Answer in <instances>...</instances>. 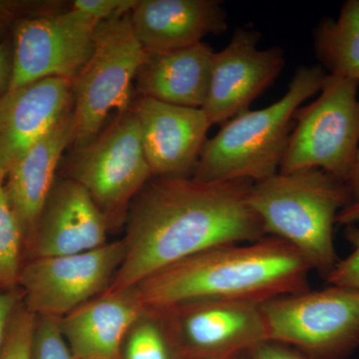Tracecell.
Masks as SVG:
<instances>
[{
    "label": "cell",
    "instance_id": "16",
    "mask_svg": "<svg viewBox=\"0 0 359 359\" xmlns=\"http://www.w3.org/2000/svg\"><path fill=\"white\" fill-rule=\"evenodd\" d=\"M74 138L73 107L45 136L35 143L4 178V190L20 224L25 249L32 254L42 210L57 178L66 149Z\"/></svg>",
    "mask_w": 359,
    "mask_h": 359
},
{
    "label": "cell",
    "instance_id": "6",
    "mask_svg": "<svg viewBox=\"0 0 359 359\" xmlns=\"http://www.w3.org/2000/svg\"><path fill=\"white\" fill-rule=\"evenodd\" d=\"M145 51L135 34L131 13L97 25L91 56L72 81V148L102 131L111 111L132 104V89Z\"/></svg>",
    "mask_w": 359,
    "mask_h": 359
},
{
    "label": "cell",
    "instance_id": "11",
    "mask_svg": "<svg viewBox=\"0 0 359 359\" xmlns=\"http://www.w3.org/2000/svg\"><path fill=\"white\" fill-rule=\"evenodd\" d=\"M98 23L71 6L18 20L13 29L9 90L45 78L73 81L91 56Z\"/></svg>",
    "mask_w": 359,
    "mask_h": 359
},
{
    "label": "cell",
    "instance_id": "15",
    "mask_svg": "<svg viewBox=\"0 0 359 359\" xmlns=\"http://www.w3.org/2000/svg\"><path fill=\"white\" fill-rule=\"evenodd\" d=\"M105 217L89 193L57 176L40 216L32 259L80 254L107 244Z\"/></svg>",
    "mask_w": 359,
    "mask_h": 359
},
{
    "label": "cell",
    "instance_id": "9",
    "mask_svg": "<svg viewBox=\"0 0 359 359\" xmlns=\"http://www.w3.org/2000/svg\"><path fill=\"white\" fill-rule=\"evenodd\" d=\"M261 304L198 299L157 311L182 359H233L268 341Z\"/></svg>",
    "mask_w": 359,
    "mask_h": 359
},
{
    "label": "cell",
    "instance_id": "32",
    "mask_svg": "<svg viewBox=\"0 0 359 359\" xmlns=\"http://www.w3.org/2000/svg\"><path fill=\"white\" fill-rule=\"evenodd\" d=\"M233 359H247V358H245V354H243V355L237 356V358H235Z\"/></svg>",
    "mask_w": 359,
    "mask_h": 359
},
{
    "label": "cell",
    "instance_id": "18",
    "mask_svg": "<svg viewBox=\"0 0 359 359\" xmlns=\"http://www.w3.org/2000/svg\"><path fill=\"white\" fill-rule=\"evenodd\" d=\"M145 311L134 289L104 292L60 318L61 332L78 359H116Z\"/></svg>",
    "mask_w": 359,
    "mask_h": 359
},
{
    "label": "cell",
    "instance_id": "26",
    "mask_svg": "<svg viewBox=\"0 0 359 359\" xmlns=\"http://www.w3.org/2000/svg\"><path fill=\"white\" fill-rule=\"evenodd\" d=\"M138 0H75L71 8L86 14L97 22L131 13Z\"/></svg>",
    "mask_w": 359,
    "mask_h": 359
},
{
    "label": "cell",
    "instance_id": "20",
    "mask_svg": "<svg viewBox=\"0 0 359 359\" xmlns=\"http://www.w3.org/2000/svg\"><path fill=\"white\" fill-rule=\"evenodd\" d=\"M313 47L328 74L359 82V0L344 2L337 20L327 18L318 22Z\"/></svg>",
    "mask_w": 359,
    "mask_h": 359
},
{
    "label": "cell",
    "instance_id": "31",
    "mask_svg": "<svg viewBox=\"0 0 359 359\" xmlns=\"http://www.w3.org/2000/svg\"><path fill=\"white\" fill-rule=\"evenodd\" d=\"M346 185L353 196V203L359 202V149L353 169L347 179Z\"/></svg>",
    "mask_w": 359,
    "mask_h": 359
},
{
    "label": "cell",
    "instance_id": "7",
    "mask_svg": "<svg viewBox=\"0 0 359 359\" xmlns=\"http://www.w3.org/2000/svg\"><path fill=\"white\" fill-rule=\"evenodd\" d=\"M359 82L327 74L316 101L299 107L280 173L320 169L346 183L359 149Z\"/></svg>",
    "mask_w": 359,
    "mask_h": 359
},
{
    "label": "cell",
    "instance_id": "19",
    "mask_svg": "<svg viewBox=\"0 0 359 359\" xmlns=\"http://www.w3.org/2000/svg\"><path fill=\"white\" fill-rule=\"evenodd\" d=\"M215 51L205 42L177 50L145 52L134 84L139 95L203 108L209 94Z\"/></svg>",
    "mask_w": 359,
    "mask_h": 359
},
{
    "label": "cell",
    "instance_id": "10",
    "mask_svg": "<svg viewBox=\"0 0 359 359\" xmlns=\"http://www.w3.org/2000/svg\"><path fill=\"white\" fill-rule=\"evenodd\" d=\"M124 256L121 240L80 254L32 259L18 280L25 308L62 318L109 289Z\"/></svg>",
    "mask_w": 359,
    "mask_h": 359
},
{
    "label": "cell",
    "instance_id": "12",
    "mask_svg": "<svg viewBox=\"0 0 359 359\" xmlns=\"http://www.w3.org/2000/svg\"><path fill=\"white\" fill-rule=\"evenodd\" d=\"M259 39L256 30L238 28L223 50L215 52L209 94L202 108L210 124L223 125L249 110L282 73L283 49H259Z\"/></svg>",
    "mask_w": 359,
    "mask_h": 359
},
{
    "label": "cell",
    "instance_id": "30",
    "mask_svg": "<svg viewBox=\"0 0 359 359\" xmlns=\"http://www.w3.org/2000/svg\"><path fill=\"white\" fill-rule=\"evenodd\" d=\"M359 223V202L351 203L337 217V226H346Z\"/></svg>",
    "mask_w": 359,
    "mask_h": 359
},
{
    "label": "cell",
    "instance_id": "13",
    "mask_svg": "<svg viewBox=\"0 0 359 359\" xmlns=\"http://www.w3.org/2000/svg\"><path fill=\"white\" fill-rule=\"evenodd\" d=\"M132 109L153 177L193 178L212 126L204 110L140 95Z\"/></svg>",
    "mask_w": 359,
    "mask_h": 359
},
{
    "label": "cell",
    "instance_id": "1",
    "mask_svg": "<svg viewBox=\"0 0 359 359\" xmlns=\"http://www.w3.org/2000/svg\"><path fill=\"white\" fill-rule=\"evenodd\" d=\"M252 184L153 177L130 205L124 259L105 292L133 289L204 250L266 237L250 205Z\"/></svg>",
    "mask_w": 359,
    "mask_h": 359
},
{
    "label": "cell",
    "instance_id": "4",
    "mask_svg": "<svg viewBox=\"0 0 359 359\" xmlns=\"http://www.w3.org/2000/svg\"><path fill=\"white\" fill-rule=\"evenodd\" d=\"M327 75L320 65L299 66L280 100L224 123L218 134L205 142L193 178L257 183L278 173L294 127L295 111L320 92Z\"/></svg>",
    "mask_w": 359,
    "mask_h": 359
},
{
    "label": "cell",
    "instance_id": "24",
    "mask_svg": "<svg viewBox=\"0 0 359 359\" xmlns=\"http://www.w3.org/2000/svg\"><path fill=\"white\" fill-rule=\"evenodd\" d=\"M36 316L23 306L14 314L0 359H32Z\"/></svg>",
    "mask_w": 359,
    "mask_h": 359
},
{
    "label": "cell",
    "instance_id": "3",
    "mask_svg": "<svg viewBox=\"0 0 359 359\" xmlns=\"http://www.w3.org/2000/svg\"><path fill=\"white\" fill-rule=\"evenodd\" d=\"M250 207L269 237L285 241L327 278L339 262L334 231L337 216L353 203L346 183L320 169L276 173L252 184Z\"/></svg>",
    "mask_w": 359,
    "mask_h": 359
},
{
    "label": "cell",
    "instance_id": "17",
    "mask_svg": "<svg viewBox=\"0 0 359 359\" xmlns=\"http://www.w3.org/2000/svg\"><path fill=\"white\" fill-rule=\"evenodd\" d=\"M217 0H138L131 11L135 34L145 52L186 48L228 29Z\"/></svg>",
    "mask_w": 359,
    "mask_h": 359
},
{
    "label": "cell",
    "instance_id": "5",
    "mask_svg": "<svg viewBox=\"0 0 359 359\" xmlns=\"http://www.w3.org/2000/svg\"><path fill=\"white\" fill-rule=\"evenodd\" d=\"M58 172L83 187L109 229L126 223L131 203L153 178L132 104L93 140L73 148Z\"/></svg>",
    "mask_w": 359,
    "mask_h": 359
},
{
    "label": "cell",
    "instance_id": "23",
    "mask_svg": "<svg viewBox=\"0 0 359 359\" xmlns=\"http://www.w3.org/2000/svg\"><path fill=\"white\" fill-rule=\"evenodd\" d=\"M32 359H78L63 337L60 318L36 316Z\"/></svg>",
    "mask_w": 359,
    "mask_h": 359
},
{
    "label": "cell",
    "instance_id": "21",
    "mask_svg": "<svg viewBox=\"0 0 359 359\" xmlns=\"http://www.w3.org/2000/svg\"><path fill=\"white\" fill-rule=\"evenodd\" d=\"M125 359H182L159 311L146 309L124 340Z\"/></svg>",
    "mask_w": 359,
    "mask_h": 359
},
{
    "label": "cell",
    "instance_id": "14",
    "mask_svg": "<svg viewBox=\"0 0 359 359\" xmlns=\"http://www.w3.org/2000/svg\"><path fill=\"white\" fill-rule=\"evenodd\" d=\"M73 107L72 81L45 78L0 98V174L45 136Z\"/></svg>",
    "mask_w": 359,
    "mask_h": 359
},
{
    "label": "cell",
    "instance_id": "22",
    "mask_svg": "<svg viewBox=\"0 0 359 359\" xmlns=\"http://www.w3.org/2000/svg\"><path fill=\"white\" fill-rule=\"evenodd\" d=\"M4 178L0 174V289L11 290L20 280L25 245L20 224L7 200Z\"/></svg>",
    "mask_w": 359,
    "mask_h": 359
},
{
    "label": "cell",
    "instance_id": "27",
    "mask_svg": "<svg viewBox=\"0 0 359 359\" xmlns=\"http://www.w3.org/2000/svg\"><path fill=\"white\" fill-rule=\"evenodd\" d=\"M247 359H309L297 349L280 342H262L245 353Z\"/></svg>",
    "mask_w": 359,
    "mask_h": 359
},
{
    "label": "cell",
    "instance_id": "28",
    "mask_svg": "<svg viewBox=\"0 0 359 359\" xmlns=\"http://www.w3.org/2000/svg\"><path fill=\"white\" fill-rule=\"evenodd\" d=\"M20 308V297L13 289H0V355L14 314Z\"/></svg>",
    "mask_w": 359,
    "mask_h": 359
},
{
    "label": "cell",
    "instance_id": "2",
    "mask_svg": "<svg viewBox=\"0 0 359 359\" xmlns=\"http://www.w3.org/2000/svg\"><path fill=\"white\" fill-rule=\"evenodd\" d=\"M311 271L292 245L266 236L204 250L161 269L133 289L142 306L152 311L198 299L264 304L308 292Z\"/></svg>",
    "mask_w": 359,
    "mask_h": 359
},
{
    "label": "cell",
    "instance_id": "29",
    "mask_svg": "<svg viewBox=\"0 0 359 359\" xmlns=\"http://www.w3.org/2000/svg\"><path fill=\"white\" fill-rule=\"evenodd\" d=\"M13 63V46L0 43V98L11 88Z\"/></svg>",
    "mask_w": 359,
    "mask_h": 359
},
{
    "label": "cell",
    "instance_id": "8",
    "mask_svg": "<svg viewBox=\"0 0 359 359\" xmlns=\"http://www.w3.org/2000/svg\"><path fill=\"white\" fill-rule=\"evenodd\" d=\"M269 340L309 359H346L359 346V290L330 285L261 304Z\"/></svg>",
    "mask_w": 359,
    "mask_h": 359
},
{
    "label": "cell",
    "instance_id": "25",
    "mask_svg": "<svg viewBox=\"0 0 359 359\" xmlns=\"http://www.w3.org/2000/svg\"><path fill=\"white\" fill-rule=\"evenodd\" d=\"M344 236L353 250L339 263L325 280L327 285L359 290V226H344Z\"/></svg>",
    "mask_w": 359,
    "mask_h": 359
}]
</instances>
